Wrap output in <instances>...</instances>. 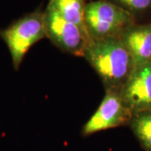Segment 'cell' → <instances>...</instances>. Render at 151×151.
I'll return each mask as SVG.
<instances>
[{
  "instance_id": "3",
  "label": "cell",
  "mask_w": 151,
  "mask_h": 151,
  "mask_svg": "<svg viewBox=\"0 0 151 151\" xmlns=\"http://www.w3.org/2000/svg\"><path fill=\"white\" fill-rule=\"evenodd\" d=\"M133 14L110 0L87 3L85 9V26L92 40L119 38L132 25Z\"/></svg>"
},
{
  "instance_id": "9",
  "label": "cell",
  "mask_w": 151,
  "mask_h": 151,
  "mask_svg": "<svg viewBox=\"0 0 151 151\" xmlns=\"http://www.w3.org/2000/svg\"><path fill=\"white\" fill-rule=\"evenodd\" d=\"M131 127L137 138L148 151H151V110L133 114Z\"/></svg>"
},
{
  "instance_id": "8",
  "label": "cell",
  "mask_w": 151,
  "mask_h": 151,
  "mask_svg": "<svg viewBox=\"0 0 151 151\" xmlns=\"http://www.w3.org/2000/svg\"><path fill=\"white\" fill-rule=\"evenodd\" d=\"M85 1L86 0H49L48 4L65 20L86 30L85 26L86 4Z\"/></svg>"
},
{
  "instance_id": "7",
  "label": "cell",
  "mask_w": 151,
  "mask_h": 151,
  "mask_svg": "<svg viewBox=\"0 0 151 151\" xmlns=\"http://www.w3.org/2000/svg\"><path fill=\"white\" fill-rule=\"evenodd\" d=\"M119 38L129 52L134 69L151 61V24H132Z\"/></svg>"
},
{
  "instance_id": "1",
  "label": "cell",
  "mask_w": 151,
  "mask_h": 151,
  "mask_svg": "<svg viewBox=\"0 0 151 151\" xmlns=\"http://www.w3.org/2000/svg\"><path fill=\"white\" fill-rule=\"evenodd\" d=\"M83 56L97 71L106 90H121L134 70L131 55L119 38L92 40Z\"/></svg>"
},
{
  "instance_id": "2",
  "label": "cell",
  "mask_w": 151,
  "mask_h": 151,
  "mask_svg": "<svg viewBox=\"0 0 151 151\" xmlns=\"http://www.w3.org/2000/svg\"><path fill=\"white\" fill-rule=\"evenodd\" d=\"M46 37L45 13L36 10L18 19L0 29V38L6 44L14 70H18L33 45Z\"/></svg>"
},
{
  "instance_id": "6",
  "label": "cell",
  "mask_w": 151,
  "mask_h": 151,
  "mask_svg": "<svg viewBox=\"0 0 151 151\" xmlns=\"http://www.w3.org/2000/svg\"><path fill=\"white\" fill-rule=\"evenodd\" d=\"M120 92L133 114L151 110V61L135 67Z\"/></svg>"
},
{
  "instance_id": "5",
  "label": "cell",
  "mask_w": 151,
  "mask_h": 151,
  "mask_svg": "<svg viewBox=\"0 0 151 151\" xmlns=\"http://www.w3.org/2000/svg\"><path fill=\"white\" fill-rule=\"evenodd\" d=\"M133 115L127 106L119 89L106 90L105 97L97 110L82 128L84 136L116 128L127 122Z\"/></svg>"
},
{
  "instance_id": "4",
  "label": "cell",
  "mask_w": 151,
  "mask_h": 151,
  "mask_svg": "<svg viewBox=\"0 0 151 151\" xmlns=\"http://www.w3.org/2000/svg\"><path fill=\"white\" fill-rule=\"evenodd\" d=\"M44 13L46 37L65 52L83 56L91 41L86 30L65 20L49 4Z\"/></svg>"
},
{
  "instance_id": "10",
  "label": "cell",
  "mask_w": 151,
  "mask_h": 151,
  "mask_svg": "<svg viewBox=\"0 0 151 151\" xmlns=\"http://www.w3.org/2000/svg\"><path fill=\"white\" fill-rule=\"evenodd\" d=\"M130 14L143 12L151 7V0H110Z\"/></svg>"
}]
</instances>
